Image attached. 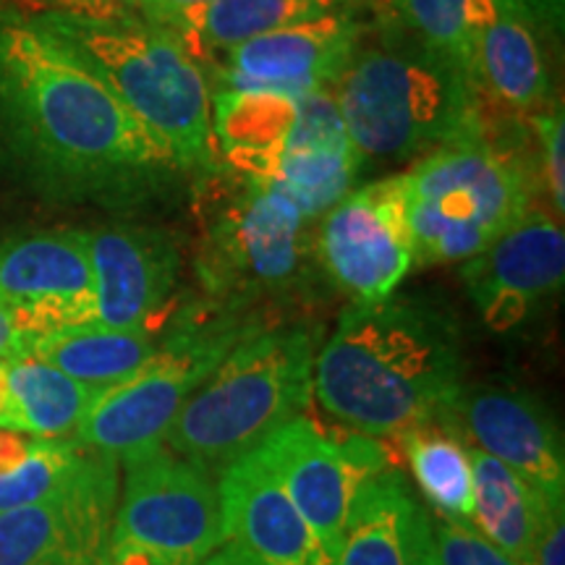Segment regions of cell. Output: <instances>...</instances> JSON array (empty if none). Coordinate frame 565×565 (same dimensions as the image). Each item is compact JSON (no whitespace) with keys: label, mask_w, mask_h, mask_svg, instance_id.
I'll return each mask as SVG.
<instances>
[{"label":"cell","mask_w":565,"mask_h":565,"mask_svg":"<svg viewBox=\"0 0 565 565\" xmlns=\"http://www.w3.org/2000/svg\"><path fill=\"white\" fill-rule=\"evenodd\" d=\"M0 309L30 343L95 322V278L84 231L32 233L0 244Z\"/></svg>","instance_id":"13"},{"label":"cell","mask_w":565,"mask_h":565,"mask_svg":"<svg viewBox=\"0 0 565 565\" xmlns=\"http://www.w3.org/2000/svg\"><path fill=\"white\" fill-rule=\"evenodd\" d=\"M333 97L364 160H406L482 129L471 76L424 45L395 11L370 21Z\"/></svg>","instance_id":"3"},{"label":"cell","mask_w":565,"mask_h":565,"mask_svg":"<svg viewBox=\"0 0 565 565\" xmlns=\"http://www.w3.org/2000/svg\"><path fill=\"white\" fill-rule=\"evenodd\" d=\"M532 565H565V505L547 508Z\"/></svg>","instance_id":"33"},{"label":"cell","mask_w":565,"mask_h":565,"mask_svg":"<svg viewBox=\"0 0 565 565\" xmlns=\"http://www.w3.org/2000/svg\"><path fill=\"white\" fill-rule=\"evenodd\" d=\"M168 147L58 45L0 0V181L51 204L137 210L186 181Z\"/></svg>","instance_id":"1"},{"label":"cell","mask_w":565,"mask_h":565,"mask_svg":"<svg viewBox=\"0 0 565 565\" xmlns=\"http://www.w3.org/2000/svg\"><path fill=\"white\" fill-rule=\"evenodd\" d=\"M469 458L475 471L471 524L515 565H532L550 503L484 450L469 448Z\"/></svg>","instance_id":"24"},{"label":"cell","mask_w":565,"mask_h":565,"mask_svg":"<svg viewBox=\"0 0 565 565\" xmlns=\"http://www.w3.org/2000/svg\"><path fill=\"white\" fill-rule=\"evenodd\" d=\"M196 186L194 265L212 303L244 315L254 303L282 301L303 288L317 259L312 221L280 189L225 162Z\"/></svg>","instance_id":"6"},{"label":"cell","mask_w":565,"mask_h":565,"mask_svg":"<svg viewBox=\"0 0 565 565\" xmlns=\"http://www.w3.org/2000/svg\"><path fill=\"white\" fill-rule=\"evenodd\" d=\"M534 129V139L540 145L542 181H545L550 204L563 217L565 212V118L563 105L553 103L545 110L529 116Z\"/></svg>","instance_id":"30"},{"label":"cell","mask_w":565,"mask_h":565,"mask_svg":"<svg viewBox=\"0 0 565 565\" xmlns=\"http://www.w3.org/2000/svg\"><path fill=\"white\" fill-rule=\"evenodd\" d=\"M424 498L450 521H469L475 513V471L461 437L440 424H422L398 435Z\"/></svg>","instance_id":"27"},{"label":"cell","mask_w":565,"mask_h":565,"mask_svg":"<svg viewBox=\"0 0 565 565\" xmlns=\"http://www.w3.org/2000/svg\"><path fill=\"white\" fill-rule=\"evenodd\" d=\"M152 330H118L100 322L74 324L32 341V353L76 383L108 391L137 374L158 351Z\"/></svg>","instance_id":"22"},{"label":"cell","mask_w":565,"mask_h":565,"mask_svg":"<svg viewBox=\"0 0 565 565\" xmlns=\"http://www.w3.org/2000/svg\"><path fill=\"white\" fill-rule=\"evenodd\" d=\"M536 30L524 0L466 3V47L479 103H494L524 118L553 105V82Z\"/></svg>","instance_id":"18"},{"label":"cell","mask_w":565,"mask_h":565,"mask_svg":"<svg viewBox=\"0 0 565 565\" xmlns=\"http://www.w3.org/2000/svg\"><path fill=\"white\" fill-rule=\"evenodd\" d=\"M121 461L126 479L110 545L150 550L181 565L202 563L223 545L221 492L207 471L173 454L166 443Z\"/></svg>","instance_id":"9"},{"label":"cell","mask_w":565,"mask_h":565,"mask_svg":"<svg viewBox=\"0 0 565 565\" xmlns=\"http://www.w3.org/2000/svg\"><path fill=\"white\" fill-rule=\"evenodd\" d=\"M315 335L307 324H254L181 406L166 445L223 475L275 429L301 416L315 385Z\"/></svg>","instance_id":"5"},{"label":"cell","mask_w":565,"mask_h":565,"mask_svg":"<svg viewBox=\"0 0 565 565\" xmlns=\"http://www.w3.org/2000/svg\"><path fill=\"white\" fill-rule=\"evenodd\" d=\"M100 565H181V563L168 561V557L150 553V550L134 547V545H108V553H105Z\"/></svg>","instance_id":"37"},{"label":"cell","mask_w":565,"mask_h":565,"mask_svg":"<svg viewBox=\"0 0 565 565\" xmlns=\"http://www.w3.org/2000/svg\"><path fill=\"white\" fill-rule=\"evenodd\" d=\"M435 424L505 463L550 505H565V458L555 422L534 398L500 387H461Z\"/></svg>","instance_id":"16"},{"label":"cell","mask_w":565,"mask_h":565,"mask_svg":"<svg viewBox=\"0 0 565 565\" xmlns=\"http://www.w3.org/2000/svg\"><path fill=\"white\" fill-rule=\"evenodd\" d=\"M433 540L440 565H515L469 521L443 519L433 526Z\"/></svg>","instance_id":"31"},{"label":"cell","mask_w":565,"mask_h":565,"mask_svg":"<svg viewBox=\"0 0 565 565\" xmlns=\"http://www.w3.org/2000/svg\"><path fill=\"white\" fill-rule=\"evenodd\" d=\"M254 324L212 301L210 312L189 309L181 320L175 317L150 362L134 377L97 395L76 429L79 445L121 461L137 450L166 443L189 395Z\"/></svg>","instance_id":"8"},{"label":"cell","mask_w":565,"mask_h":565,"mask_svg":"<svg viewBox=\"0 0 565 565\" xmlns=\"http://www.w3.org/2000/svg\"><path fill=\"white\" fill-rule=\"evenodd\" d=\"M466 3L469 0H393L391 11L424 45L448 55L471 76L466 47Z\"/></svg>","instance_id":"29"},{"label":"cell","mask_w":565,"mask_h":565,"mask_svg":"<svg viewBox=\"0 0 565 565\" xmlns=\"http://www.w3.org/2000/svg\"><path fill=\"white\" fill-rule=\"evenodd\" d=\"M196 565H254V561L244 553L242 547L225 540L223 545L215 550V553H210L202 563H196Z\"/></svg>","instance_id":"40"},{"label":"cell","mask_w":565,"mask_h":565,"mask_svg":"<svg viewBox=\"0 0 565 565\" xmlns=\"http://www.w3.org/2000/svg\"><path fill=\"white\" fill-rule=\"evenodd\" d=\"M370 21L335 13L263 34L212 53L200 66L210 92H307L333 89L362 42Z\"/></svg>","instance_id":"12"},{"label":"cell","mask_w":565,"mask_h":565,"mask_svg":"<svg viewBox=\"0 0 565 565\" xmlns=\"http://www.w3.org/2000/svg\"><path fill=\"white\" fill-rule=\"evenodd\" d=\"M84 454L87 448L79 443L38 437L32 454L17 469L0 475V513L51 498L74 477Z\"/></svg>","instance_id":"28"},{"label":"cell","mask_w":565,"mask_h":565,"mask_svg":"<svg viewBox=\"0 0 565 565\" xmlns=\"http://www.w3.org/2000/svg\"><path fill=\"white\" fill-rule=\"evenodd\" d=\"M30 13L168 147L183 173L202 179L217 171L207 76L179 34L139 17Z\"/></svg>","instance_id":"4"},{"label":"cell","mask_w":565,"mask_h":565,"mask_svg":"<svg viewBox=\"0 0 565 565\" xmlns=\"http://www.w3.org/2000/svg\"><path fill=\"white\" fill-rule=\"evenodd\" d=\"M217 492L225 540L242 547L254 565L335 563L257 450L223 471Z\"/></svg>","instance_id":"19"},{"label":"cell","mask_w":565,"mask_h":565,"mask_svg":"<svg viewBox=\"0 0 565 565\" xmlns=\"http://www.w3.org/2000/svg\"><path fill=\"white\" fill-rule=\"evenodd\" d=\"M116 498V458L87 448L58 492L0 513V565H100Z\"/></svg>","instance_id":"11"},{"label":"cell","mask_w":565,"mask_h":565,"mask_svg":"<svg viewBox=\"0 0 565 565\" xmlns=\"http://www.w3.org/2000/svg\"><path fill=\"white\" fill-rule=\"evenodd\" d=\"M34 11L74 13V17L92 19H124L139 17L141 0H24Z\"/></svg>","instance_id":"32"},{"label":"cell","mask_w":565,"mask_h":565,"mask_svg":"<svg viewBox=\"0 0 565 565\" xmlns=\"http://www.w3.org/2000/svg\"><path fill=\"white\" fill-rule=\"evenodd\" d=\"M406 565H440L435 555V540H433V524L424 508L414 505L412 524H408V550H406Z\"/></svg>","instance_id":"35"},{"label":"cell","mask_w":565,"mask_h":565,"mask_svg":"<svg viewBox=\"0 0 565 565\" xmlns=\"http://www.w3.org/2000/svg\"><path fill=\"white\" fill-rule=\"evenodd\" d=\"M6 383L9 395L0 412V427L42 440H66L71 433H76L84 414L103 393L76 383L34 353L6 364Z\"/></svg>","instance_id":"21"},{"label":"cell","mask_w":565,"mask_h":565,"mask_svg":"<svg viewBox=\"0 0 565 565\" xmlns=\"http://www.w3.org/2000/svg\"><path fill=\"white\" fill-rule=\"evenodd\" d=\"M385 3H387V9H393V0H385Z\"/></svg>","instance_id":"41"},{"label":"cell","mask_w":565,"mask_h":565,"mask_svg":"<svg viewBox=\"0 0 565 565\" xmlns=\"http://www.w3.org/2000/svg\"><path fill=\"white\" fill-rule=\"evenodd\" d=\"M414 500L393 469L359 484L333 565H406Z\"/></svg>","instance_id":"25"},{"label":"cell","mask_w":565,"mask_h":565,"mask_svg":"<svg viewBox=\"0 0 565 565\" xmlns=\"http://www.w3.org/2000/svg\"><path fill=\"white\" fill-rule=\"evenodd\" d=\"M267 469L335 561L356 484L338 440L296 416L259 445Z\"/></svg>","instance_id":"20"},{"label":"cell","mask_w":565,"mask_h":565,"mask_svg":"<svg viewBox=\"0 0 565 565\" xmlns=\"http://www.w3.org/2000/svg\"><path fill=\"white\" fill-rule=\"evenodd\" d=\"M34 443H38V437L17 433V429L9 427H0V475L17 469V466L32 454Z\"/></svg>","instance_id":"36"},{"label":"cell","mask_w":565,"mask_h":565,"mask_svg":"<svg viewBox=\"0 0 565 565\" xmlns=\"http://www.w3.org/2000/svg\"><path fill=\"white\" fill-rule=\"evenodd\" d=\"M356 6L359 0H215L189 13L173 32L202 63L212 53L301 21L356 13Z\"/></svg>","instance_id":"23"},{"label":"cell","mask_w":565,"mask_h":565,"mask_svg":"<svg viewBox=\"0 0 565 565\" xmlns=\"http://www.w3.org/2000/svg\"><path fill=\"white\" fill-rule=\"evenodd\" d=\"M461 280L492 330L519 328L563 291V225L553 212L532 204L511 228L466 259Z\"/></svg>","instance_id":"14"},{"label":"cell","mask_w":565,"mask_h":565,"mask_svg":"<svg viewBox=\"0 0 565 565\" xmlns=\"http://www.w3.org/2000/svg\"><path fill=\"white\" fill-rule=\"evenodd\" d=\"M210 3H215V0H141L139 19L166 26V30H175L189 13L200 11Z\"/></svg>","instance_id":"34"},{"label":"cell","mask_w":565,"mask_h":565,"mask_svg":"<svg viewBox=\"0 0 565 565\" xmlns=\"http://www.w3.org/2000/svg\"><path fill=\"white\" fill-rule=\"evenodd\" d=\"M461 387L456 324L416 296L349 303L315 359L320 406L370 437L435 424Z\"/></svg>","instance_id":"2"},{"label":"cell","mask_w":565,"mask_h":565,"mask_svg":"<svg viewBox=\"0 0 565 565\" xmlns=\"http://www.w3.org/2000/svg\"><path fill=\"white\" fill-rule=\"evenodd\" d=\"M30 349L32 343L19 333L11 317L0 309V364H9L13 359L26 356V353H32Z\"/></svg>","instance_id":"38"},{"label":"cell","mask_w":565,"mask_h":565,"mask_svg":"<svg viewBox=\"0 0 565 565\" xmlns=\"http://www.w3.org/2000/svg\"><path fill=\"white\" fill-rule=\"evenodd\" d=\"M84 238L95 278V322L154 333L179 286V238L152 225L126 223L84 231Z\"/></svg>","instance_id":"15"},{"label":"cell","mask_w":565,"mask_h":565,"mask_svg":"<svg viewBox=\"0 0 565 565\" xmlns=\"http://www.w3.org/2000/svg\"><path fill=\"white\" fill-rule=\"evenodd\" d=\"M210 113L221 162L246 175H259L291 150L345 137L333 89L307 95L210 92Z\"/></svg>","instance_id":"17"},{"label":"cell","mask_w":565,"mask_h":565,"mask_svg":"<svg viewBox=\"0 0 565 565\" xmlns=\"http://www.w3.org/2000/svg\"><path fill=\"white\" fill-rule=\"evenodd\" d=\"M315 257L324 278L351 303L393 296L414 267L401 173L353 189L324 212L315 233Z\"/></svg>","instance_id":"10"},{"label":"cell","mask_w":565,"mask_h":565,"mask_svg":"<svg viewBox=\"0 0 565 565\" xmlns=\"http://www.w3.org/2000/svg\"><path fill=\"white\" fill-rule=\"evenodd\" d=\"M362 166L364 154L345 134L280 154L257 179L280 189L307 221H317L353 192Z\"/></svg>","instance_id":"26"},{"label":"cell","mask_w":565,"mask_h":565,"mask_svg":"<svg viewBox=\"0 0 565 565\" xmlns=\"http://www.w3.org/2000/svg\"><path fill=\"white\" fill-rule=\"evenodd\" d=\"M414 267L466 263L534 204V168L482 129L401 173Z\"/></svg>","instance_id":"7"},{"label":"cell","mask_w":565,"mask_h":565,"mask_svg":"<svg viewBox=\"0 0 565 565\" xmlns=\"http://www.w3.org/2000/svg\"><path fill=\"white\" fill-rule=\"evenodd\" d=\"M524 6L534 17L536 26L561 34L565 19V0H524Z\"/></svg>","instance_id":"39"}]
</instances>
